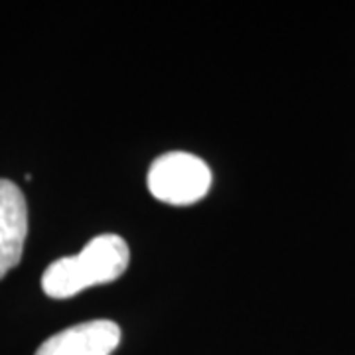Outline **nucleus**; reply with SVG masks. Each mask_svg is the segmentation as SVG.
<instances>
[{
    "label": "nucleus",
    "mask_w": 355,
    "mask_h": 355,
    "mask_svg": "<svg viewBox=\"0 0 355 355\" xmlns=\"http://www.w3.org/2000/svg\"><path fill=\"white\" fill-rule=\"evenodd\" d=\"M28 233L24 193L10 180H0V279L22 259Z\"/></svg>",
    "instance_id": "nucleus-4"
},
{
    "label": "nucleus",
    "mask_w": 355,
    "mask_h": 355,
    "mask_svg": "<svg viewBox=\"0 0 355 355\" xmlns=\"http://www.w3.org/2000/svg\"><path fill=\"white\" fill-rule=\"evenodd\" d=\"M211 188V170L200 156L168 153L158 156L148 170V190L160 202L190 205L202 200Z\"/></svg>",
    "instance_id": "nucleus-2"
},
{
    "label": "nucleus",
    "mask_w": 355,
    "mask_h": 355,
    "mask_svg": "<svg viewBox=\"0 0 355 355\" xmlns=\"http://www.w3.org/2000/svg\"><path fill=\"white\" fill-rule=\"evenodd\" d=\"M128 245L121 235H99L73 257L53 261L44 277L42 288L51 298H69L77 292L116 280L128 266Z\"/></svg>",
    "instance_id": "nucleus-1"
},
{
    "label": "nucleus",
    "mask_w": 355,
    "mask_h": 355,
    "mask_svg": "<svg viewBox=\"0 0 355 355\" xmlns=\"http://www.w3.org/2000/svg\"><path fill=\"white\" fill-rule=\"evenodd\" d=\"M121 343V328L111 320H91L48 338L36 355H111Z\"/></svg>",
    "instance_id": "nucleus-3"
}]
</instances>
